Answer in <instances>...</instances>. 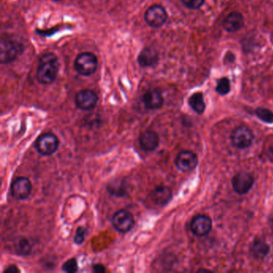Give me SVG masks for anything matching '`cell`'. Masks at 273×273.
I'll return each mask as SVG.
<instances>
[{"label": "cell", "mask_w": 273, "mask_h": 273, "mask_svg": "<svg viewBox=\"0 0 273 273\" xmlns=\"http://www.w3.org/2000/svg\"><path fill=\"white\" fill-rule=\"evenodd\" d=\"M58 60L56 55L48 53L43 56L37 70V79L42 84H51L58 74Z\"/></svg>", "instance_id": "1"}, {"label": "cell", "mask_w": 273, "mask_h": 273, "mask_svg": "<svg viewBox=\"0 0 273 273\" xmlns=\"http://www.w3.org/2000/svg\"><path fill=\"white\" fill-rule=\"evenodd\" d=\"M98 59L93 53L83 52L77 56L74 61V68L79 74L89 76L97 69Z\"/></svg>", "instance_id": "2"}, {"label": "cell", "mask_w": 273, "mask_h": 273, "mask_svg": "<svg viewBox=\"0 0 273 273\" xmlns=\"http://www.w3.org/2000/svg\"><path fill=\"white\" fill-rule=\"evenodd\" d=\"M59 147V139L56 135L45 133L35 141V147L43 155H51L56 152Z\"/></svg>", "instance_id": "3"}, {"label": "cell", "mask_w": 273, "mask_h": 273, "mask_svg": "<svg viewBox=\"0 0 273 273\" xmlns=\"http://www.w3.org/2000/svg\"><path fill=\"white\" fill-rule=\"evenodd\" d=\"M254 139L253 132L246 126H240L233 131L232 142L237 148L244 149L250 147Z\"/></svg>", "instance_id": "4"}, {"label": "cell", "mask_w": 273, "mask_h": 273, "mask_svg": "<svg viewBox=\"0 0 273 273\" xmlns=\"http://www.w3.org/2000/svg\"><path fill=\"white\" fill-rule=\"evenodd\" d=\"M145 21L152 27H161L165 23L168 15L165 9L159 5L150 6L145 12Z\"/></svg>", "instance_id": "5"}, {"label": "cell", "mask_w": 273, "mask_h": 273, "mask_svg": "<svg viewBox=\"0 0 273 273\" xmlns=\"http://www.w3.org/2000/svg\"><path fill=\"white\" fill-rule=\"evenodd\" d=\"M112 224L120 232H128L133 228L134 218L132 213L126 210L116 211L112 217Z\"/></svg>", "instance_id": "6"}, {"label": "cell", "mask_w": 273, "mask_h": 273, "mask_svg": "<svg viewBox=\"0 0 273 273\" xmlns=\"http://www.w3.org/2000/svg\"><path fill=\"white\" fill-rule=\"evenodd\" d=\"M254 179L251 174L246 172H239L232 179V187L236 193L246 194L253 188Z\"/></svg>", "instance_id": "7"}, {"label": "cell", "mask_w": 273, "mask_h": 273, "mask_svg": "<svg viewBox=\"0 0 273 273\" xmlns=\"http://www.w3.org/2000/svg\"><path fill=\"white\" fill-rule=\"evenodd\" d=\"M97 103V94L91 90H82L75 96V104L81 110L90 111L95 108Z\"/></svg>", "instance_id": "8"}, {"label": "cell", "mask_w": 273, "mask_h": 273, "mask_svg": "<svg viewBox=\"0 0 273 273\" xmlns=\"http://www.w3.org/2000/svg\"><path fill=\"white\" fill-rule=\"evenodd\" d=\"M198 164L197 155L190 151H183L176 156V165L182 172H191Z\"/></svg>", "instance_id": "9"}, {"label": "cell", "mask_w": 273, "mask_h": 273, "mask_svg": "<svg viewBox=\"0 0 273 273\" xmlns=\"http://www.w3.org/2000/svg\"><path fill=\"white\" fill-rule=\"evenodd\" d=\"M31 184L30 180L25 177H19L12 183L11 194L14 198L23 201L29 197L31 193Z\"/></svg>", "instance_id": "10"}, {"label": "cell", "mask_w": 273, "mask_h": 273, "mask_svg": "<svg viewBox=\"0 0 273 273\" xmlns=\"http://www.w3.org/2000/svg\"><path fill=\"white\" fill-rule=\"evenodd\" d=\"M19 53L18 46L11 40L2 39L0 44V61L3 64L12 62Z\"/></svg>", "instance_id": "11"}, {"label": "cell", "mask_w": 273, "mask_h": 273, "mask_svg": "<svg viewBox=\"0 0 273 273\" xmlns=\"http://www.w3.org/2000/svg\"><path fill=\"white\" fill-rule=\"evenodd\" d=\"M211 219L208 216L200 215L193 218L191 223V230L196 236H203L211 231Z\"/></svg>", "instance_id": "12"}, {"label": "cell", "mask_w": 273, "mask_h": 273, "mask_svg": "<svg viewBox=\"0 0 273 273\" xmlns=\"http://www.w3.org/2000/svg\"><path fill=\"white\" fill-rule=\"evenodd\" d=\"M159 138L154 131H146L139 137V145L144 151H153L159 146Z\"/></svg>", "instance_id": "13"}, {"label": "cell", "mask_w": 273, "mask_h": 273, "mask_svg": "<svg viewBox=\"0 0 273 273\" xmlns=\"http://www.w3.org/2000/svg\"><path fill=\"white\" fill-rule=\"evenodd\" d=\"M143 103L147 109H158L164 104V98L158 90H149L143 95Z\"/></svg>", "instance_id": "14"}, {"label": "cell", "mask_w": 273, "mask_h": 273, "mask_svg": "<svg viewBox=\"0 0 273 273\" xmlns=\"http://www.w3.org/2000/svg\"><path fill=\"white\" fill-rule=\"evenodd\" d=\"M151 201L159 206H164L172 200V190L166 186L157 187L150 195Z\"/></svg>", "instance_id": "15"}, {"label": "cell", "mask_w": 273, "mask_h": 273, "mask_svg": "<svg viewBox=\"0 0 273 273\" xmlns=\"http://www.w3.org/2000/svg\"><path fill=\"white\" fill-rule=\"evenodd\" d=\"M244 17L239 12H232L226 17L223 27L228 32H236L244 26Z\"/></svg>", "instance_id": "16"}, {"label": "cell", "mask_w": 273, "mask_h": 273, "mask_svg": "<svg viewBox=\"0 0 273 273\" xmlns=\"http://www.w3.org/2000/svg\"><path fill=\"white\" fill-rule=\"evenodd\" d=\"M158 61L157 52L151 48H145L140 52L138 57L139 65L143 67H151L155 65Z\"/></svg>", "instance_id": "17"}, {"label": "cell", "mask_w": 273, "mask_h": 273, "mask_svg": "<svg viewBox=\"0 0 273 273\" xmlns=\"http://www.w3.org/2000/svg\"><path fill=\"white\" fill-rule=\"evenodd\" d=\"M189 105L191 108L197 112L198 114H202L205 112V99L203 94L201 92L193 94L189 99Z\"/></svg>", "instance_id": "18"}, {"label": "cell", "mask_w": 273, "mask_h": 273, "mask_svg": "<svg viewBox=\"0 0 273 273\" xmlns=\"http://www.w3.org/2000/svg\"><path fill=\"white\" fill-rule=\"evenodd\" d=\"M108 193L116 197H123L127 194L126 186L122 180H115L107 187Z\"/></svg>", "instance_id": "19"}, {"label": "cell", "mask_w": 273, "mask_h": 273, "mask_svg": "<svg viewBox=\"0 0 273 273\" xmlns=\"http://www.w3.org/2000/svg\"><path fill=\"white\" fill-rule=\"evenodd\" d=\"M269 245L261 240L255 241L251 247V253L257 258H263L269 253Z\"/></svg>", "instance_id": "20"}, {"label": "cell", "mask_w": 273, "mask_h": 273, "mask_svg": "<svg viewBox=\"0 0 273 273\" xmlns=\"http://www.w3.org/2000/svg\"><path fill=\"white\" fill-rule=\"evenodd\" d=\"M15 251L18 255H21V256L29 255L31 251L29 241L26 238L20 237L15 244Z\"/></svg>", "instance_id": "21"}, {"label": "cell", "mask_w": 273, "mask_h": 273, "mask_svg": "<svg viewBox=\"0 0 273 273\" xmlns=\"http://www.w3.org/2000/svg\"><path fill=\"white\" fill-rule=\"evenodd\" d=\"M230 90H231V83L227 77H223L218 80L217 86L215 87V91L217 93L222 95H227L229 93Z\"/></svg>", "instance_id": "22"}, {"label": "cell", "mask_w": 273, "mask_h": 273, "mask_svg": "<svg viewBox=\"0 0 273 273\" xmlns=\"http://www.w3.org/2000/svg\"><path fill=\"white\" fill-rule=\"evenodd\" d=\"M256 115L260 120L267 124H273V112L267 108H257Z\"/></svg>", "instance_id": "23"}, {"label": "cell", "mask_w": 273, "mask_h": 273, "mask_svg": "<svg viewBox=\"0 0 273 273\" xmlns=\"http://www.w3.org/2000/svg\"><path fill=\"white\" fill-rule=\"evenodd\" d=\"M63 270L65 273H73L78 271V264L75 259H70L63 265Z\"/></svg>", "instance_id": "24"}, {"label": "cell", "mask_w": 273, "mask_h": 273, "mask_svg": "<svg viewBox=\"0 0 273 273\" xmlns=\"http://www.w3.org/2000/svg\"><path fill=\"white\" fill-rule=\"evenodd\" d=\"M182 2L188 8L197 10L204 4L205 0H182Z\"/></svg>", "instance_id": "25"}, {"label": "cell", "mask_w": 273, "mask_h": 273, "mask_svg": "<svg viewBox=\"0 0 273 273\" xmlns=\"http://www.w3.org/2000/svg\"><path fill=\"white\" fill-rule=\"evenodd\" d=\"M86 229L82 227H79L76 231V234L74 236V242L77 244H81L83 243L85 240V236H86Z\"/></svg>", "instance_id": "26"}, {"label": "cell", "mask_w": 273, "mask_h": 273, "mask_svg": "<svg viewBox=\"0 0 273 273\" xmlns=\"http://www.w3.org/2000/svg\"><path fill=\"white\" fill-rule=\"evenodd\" d=\"M93 272L96 273H104L106 272V269L103 265H94Z\"/></svg>", "instance_id": "27"}, {"label": "cell", "mask_w": 273, "mask_h": 273, "mask_svg": "<svg viewBox=\"0 0 273 273\" xmlns=\"http://www.w3.org/2000/svg\"><path fill=\"white\" fill-rule=\"evenodd\" d=\"M20 272V270H19L18 268L15 266V265H10V266H9L7 269H5L4 272L3 273H19Z\"/></svg>", "instance_id": "28"}, {"label": "cell", "mask_w": 273, "mask_h": 273, "mask_svg": "<svg viewBox=\"0 0 273 273\" xmlns=\"http://www.w3.org/2000/svg\"><path fill=\"white\" fill-rule=\"evenodd\" d=\"M269 159L273 163V147H271V148L269 149Z\"/></svg>", "instance_id": "29"}, {"label": "cell", "mask_w": 273, "mask_h": 273, "mask_svg": "<svg viewBox=\"0 0 273 273\" xmlns=\"http://www.w3.org/2000/svg\"><path fill=\"white\" fill-rule=\"evenodd\" d=\"M54 1H60V0H54Z\"/></svg>", "instance_id": "30"}]
</instances>
